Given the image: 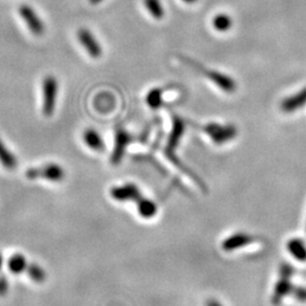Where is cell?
Here are the masks:
<instances>
[{
	"label": "cell",
	"mask_w": 306,
	"mask_h": 306,
	"mask_svg": "<svg viewBox=\"0 0 306 306\" xmlns=\"http://www.w3.org/2000/svg\"><path fill=\"white\" fill-rule=\"evenodd\" d=\"M143 1H144V6L153 18L161 19L165 16V8L162 7L160 0H143Z\"/></svg>",
	"instance_id": "4fadbf2b"
},
{
	"label": "cell",
	"mask_w": 306,
	"mask_h": 306,
	"mask_svg": "<svg viewBox=\"0 0 306 306\" xmlns=\"http://www.w3.org/2000/svg\"><path fill=\"white\" fill-rule=\"evenodd\" d=\"M2 262H3V260H2V255H1V254H0V269H1Z\"/></svg>",
	"instance_id": "d6986e66"
},
{
	"label": "cell",
	"mask_w": 306,
	"mask_h": 306,
	"mask_svg": "<svg viewBox=\"0 0 306 306\" xmlns=\"http://www.w3.org/2000/svg\"><path fill=\"white\" fill-rule=\"evenodd\" d=\"M28 274L29 277L32 279L34 282H44L46 278V273L45 271L41 268L39 264H36V263H32V264H29L28 268Z\"/></svg>",
	"instance_id": "5bb4252c"
},
{
	"label": "cell",
	"mask_w": 306,
	"mask_h": 306,
	"mask_svg": "<svg viewBox=\"0 0 306 306\" xmlns=\"http://www.w3.org/2000/svg\"><path fill=\"white\" fill-rule=\"evenodd\" d=\"M19 15H21L23 21L25 22V24L28 25V28L34 36L40 37L44 33V22L38 16V14L34 11L32 7L28 5H22L19 7Z\"/></svg>",
	"instance_id": "3957f363"
},
{
	"label": "cell",
	"mask_w": 306,
	"mask_h": 306,
	"mask_svg": "<svg viewBox=\"0 0 306 306\" xmlns=\"http://www.w3.org/2000/svg\"><path fill=\"white\" fill-rule=\"evenodd\" d=\"M8 290V284L5 278H0V296H3Z\"/></svg>",
	"instance_id": "2e32d148"
},
{
	"label": "cell",
	"mask_w": 306,
	"mask_h": 306,
	"mask_svg": "<svg viewBox=\"0 0 306 306\" xmlns=\"http://www.w3.org/2000/svg\"><path fill=\"white\" fill-rule=\"evenodd\" d=\"M162 92H164L162 88H153V90H151L149 92L148 96H146V102H148V104L151 108H153V109H157V108L161 106Z\"/></svg>",
	"instance_id": "9a60e30c"
},
{
	"label": "cell",
	"mask_w": 306,
	"mask_h": 306,
	"mask_svg": "<svg viewBox=\"0 0 306 306\" xmlns=\"http://www.w3.org/2000/svg\"><path fill=\"white\" fill-rule=\"evenodd\" d=\"M184 2H187V3H193V2H195V1H197V0H183Z\"/></svg>",
	"instance_id": "ac0fdd59"
},
{
	"label": "cell",
	"mask_w": 306,
	"mask_h": 306,
	"mask_svg": "<svg viewBox=\"0 0 306 306\" xmlns=\"http://www.w3.org/2000/svg\"><path fill=\"white\" fill-rule=\"evenodd\" d=\"M205 131L210 134L216 143H221L234 137L237 131L234 126H220L217 124H209L204 127Z\"/></svg>",
	"instance_id": "8992f818"
},
{
	"label": "cell",
	"mask_w": 306,
	"mask_h": 306,
	"mask_svg": "<svg viewBox=\"0 0 306 306\" xmlns=\"http://www.w3.org/2000/svg\"><path fill=\"white\" fill-rule=\"evenodd\" d=\"M77 38H79L80 44L84 46V49L92 58L96 59L102 56V46L90 30L80 29L77 31Z\"/></svg>",
	"instance_id": "277c9868"
},
{
	"label": "cell",
	"mask_w": 306,
	"mask_h": 306,
	"mask_svg": "<svg viewBox=\"0 0 306 306\" xmlns=\"http://www.w3.org/2000/svg\"><path fill=\"white\" fill-rule=\"evenodd\" d=\"M7 266H8V270L11 273L14 274H19L22 273L23 271H25L28 268V262H26V259L23 254L16 253L14 255H11L10 259L7 263Z\"/></svg>",
	"instance_id": "30bf717a"
},
{
	"label": "cell",
	"mask_w": 306,
	"mask_h": 306,
	"mask_svg": "<svg viewBox=\"0 0 306 306\" xmlns=\"http://www.w3.org/2000/svg\"><path fill=\"white\" fill-rule=\"evenodd\" d=\"M212 26H214L215 30L218 31V32H227V31L231 29L232 19L228 14H217L216 16L212 18Z\"/></svg>",
	"instance_id": "7c38bea8"
},
{
	"label": "cell",
	"mask_w": 306,
	"mask_h": 306,
	"mask_svg": "<svg viewBox=\"0 0 306 306\" xmlns=\"http://www.w3.org/2000/svg\"><path fill=\"white\" fill-rule=\"evenodd\" d=\"M84 142L88 148L92 149L93 151H103L104 144H103V139L100 136V134L95 130L88 129L84 131L83 135Z\"/></svg>",
	"instance_id": "9c48e42d"
},
{
	"label": "cell",
	"mask_w": 306,
	"mask_h": 306,
	"mask_svg": "<svg viewBox=\"0 0 306 306\" xmlns=\"http://www.w3.org/2000/svg\"><path fill=\"white\" fill-rule=\"evenodd\" d=\"M201 68H202L201 71L204 73L205 76H207L208 79H210L215 84L218 85L224 92H234L236 88H237V83H236L230 76L224 75L222 73L216 71H208V69H203V67Z\"/></svg>",
	"instance_id": "5b68a950"
},
{
	"label": "cell",
	"mask_w": 306,
	"mask_h": 306,
	"mask_svg": "<svg viewBox=\"0 0 306 306\" xmlns=\"http://www.w3.org/2000/svg\"><path fill=\"white\" fill-rule=\"evenodd\" d=\"M88 1H90L92 5H96V3L103 1V0H88Z\"/></svg>",
	"instance_id": "e0dca14e"
},
{
	"label": "cell",
	"mask_w": 306,
	"mask_h": 306,
	"mask_svg": "<svg viewBox=\"0 0 306 306\" xmlns=\"http://www.w3.org/2000/svg\"><path fill=\"white\" fill-rule=\"evenodd\" d=\"M26 177L29 179H36V178H44L50 181H61L65 178V170L57 164H49L44 167L31 168L26 172Z\"/></svg>",
	"instance_id": "7a4b0ae2"
},
{
	"label": "cell",
	"mask_w": 306,
	"mask_h": 306,
	"mask_svg": "<svg viewBox=\"0 0 306 306\" xmlns=\"http://www.w3.org/2000/svg\"><path fill=\"white\" fill-rule=\"evenodd\" d=\"M129 142H130V135L127 134V131H117V134H116L115 150L114 153H112V162H114V164H118V162L121 161L124 150H125L126 145L129 144Z\"/></svg>",
	"instance_id": "52a82bcc"
},
{
	"label": "cell",
	"mask_w": 306,
	"mask_h": 306,
	"mask_svg": "<svg viewBox=\"0 0 306 306\" xmlns=\"http://www.w3.org/2000/svg\"><path fill=\"white\" fill-rule=\"evenodd\" d=\"M306 102V88L303 91L297 93V94L286 98L284 101L281 102V109L285 112H292L294 110L298 109V108L303 107Z\"/></svg>",
	"instance_id": "ba28073f"
},
{
	"label": "cell",
	"mask_w": 306,
	"mask_h": 306,
	"mask_svg": "<svg viewBox=\"0 0 306 306\" xmlns=\"http://www.w3.org/2000/svg\"><path fill=\"white\" fill-rule=\"evenodd\" d=\"M0 164L8 170H13L17 166L16 158L7 149V146L3 144L1 138H0Z\"/></svg>",
	"instance_id": "8fae6325"
},
{
	"label": "cell",
	"mask_w": 306,
	"mask_h": 306,
	"mask_svg": "<svg viewBox=\"0 0 306 306\" xmlns=\"http://www.w3.org/2000/svg\"><path fill=\"white\" fill-rule=\"evenodd\" d=\"M58 81L55 76L48 75L42 82V112L45 117L52 116L56 110L58 98Z\"/></svg>",
	"instance_id": "6da1fadb"
}]
</instances>
